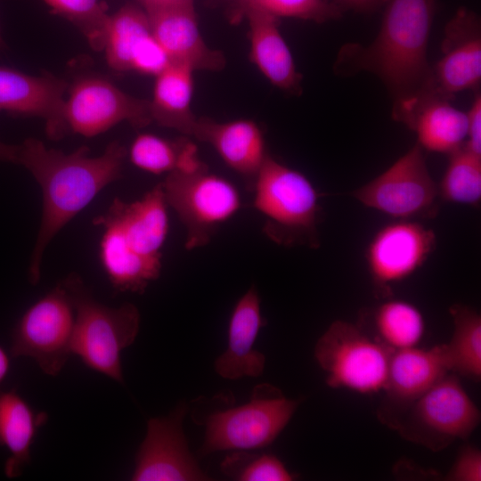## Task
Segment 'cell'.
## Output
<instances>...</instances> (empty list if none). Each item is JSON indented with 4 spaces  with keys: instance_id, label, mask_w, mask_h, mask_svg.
I'll use <instances>...</instances> for the list:
<instances>
[{
    "instance_id": "7",
    "label": "cell",
    "mask_w": 481,
    "mask_h": 481,
    "mask_svg": "<svg viewBox=\"0 0 481 481\" xmlns=\"http://www.w3.org/2000/svg\"><path fill=\"white\" fill-rule=\"evenodd\" d=\"M73 277L33 303L15 323L11 354L33 359L47 375H58L72 354L76 325Z\"/></svg>"
},
{
    "instance_id": "10",
    "label": "cell",
    "mask_w": 481,
    "mask_h": 481,
    "mask_svg": "<svg viewBox=\"0 0 481 481\" xmlns=\"http://www.w3.org/2000/svg\"><path fill=\"white\" fill-rule=\"evenodd\" d=\"M480 419L458 377L448 372L410 407L395 430L411 443L440 452L468 439Z\"/></svg>"
},
{
    "instance_id": "33",
    "label": "cell",
    "mask_w": 481,
    "mask_h": 481,
    "mask_svg": "<svg viewBox=\"0 0 481 481\" xmlns=\"http://www.w3.org/2000/svg\"><path fill=\"white\" fill-rule=\"evenodd\" d=\"M444 479L448 481H480V450L470 444L464 445L460 450Z\"/></svg>"
},
{
    "instance_id": "38",
    "label": "cell",
    "mask_w": 481,
    "mask_h": 481,
    "mask_svg": "<svg viewBox=\"0 0 481 481\" xmlns=\"http://www.w3.org/2000/svg\"><path fill=\"white\" fill-rule=\"evenodd\" d=\"M10 368V359L7 353L0 346V383L5 379Z\"/></svg>"
},
{
    "instance_id": "1",
    "label": "cell",
    "mask_w": 481,
    "mask_h": 481,
    "mask_svg": "<svg viewBox=\"0 0 481 481\" xmlns=\"http://www.w3.org/2000/svg\"><path fill=\"white\" fill-rule=\"evenodd\" d=\"M373 42L345 45L336 67L344 74L365 70L379 77L394 100L393 118L402 122L420 98L436 91L428 61L435 0H387Z\"/></svg>"
},
{
    "instance_id": "16",
    "label": "cell",
    "mask_w": 481,
    "mask_h": 481,
    "mask_svg": "<svg viewBox=\"0 0 481 481\" xmlns=\"http://www.w3.org/2000/svg\"><path fill=\"white\" fill-rule=\"evenodd\" d=\"M443 55L432 68L435 89L451 99L475 88L481 79V26L477 14L461 7L448 21L442 42Z\"/></svg>"
},
{
    "instance_id": "11",
    "label": "cell",
    "mask_w": 481,
    "mask_h": 481,
    "mask_svg": "<svg viewBox=\"0 0 481 481\" xmlns=\"http://www.w3.org/2000/svg\"><path fill=\"white\" fill-rule=\"evenodd\" d=\"M422 150L416 143L383 173L355 190L354 198L396 220L434 216L438 187Z\"/></svg>"
},
{
    "instance_id": "21",
    "label": "cell",
    "mask_w": 481,
    "mask_h": 481,
    "mask_svg": "<svg viewBox=\"0 0 481 481\" xmlns=\"http://www.w3.org/2000/svg\"><path fill=\"white\" fill-rule=\"evenodd\" d=\"M265 324L257 289L252 285L237 301L231 314L226 349L215 362L218 375L228 379L262 375L265 357L254 345Z\"/></svg>"
},
{
    "instance_id": "20",
    "label": "cell",
    "mask_w": 481,
    "mask_h": 481,
    "mask_svg": "<svg viewBox=\"0 0 481 481\" xmlns=\"http://www.w3.org/2000/svg\"><path fill=\"white\" fill-rule=\"evenodd\" d=\"M192 136L211 145L223 161L244 178L251 192L268 155L264 134L255 121L217 122L209 118H198Z\"/></svg>"
},
{
    "instance_id": "28",
    "label": "cell",
    "mask_w": 481,
    "mask_h": 481,
    "mask_svg": "<svg viewBox=\"0 0 481 481\" xmlns=\"http://www.w3.org/2000/svg\"><path fill=\"white\" fill-rule=\"evenodd\" d=\"M373 321L376 338L393 350L418 346L426 330L421 311L403 299L380 304L375 310Z\"/></svg>"
},
{
    "instance_id": "17",
    "label": "cell",
    "mask_w": 481,
    "mask_h": 481,
    "mask_svg": "<svg viewBox=\"0 0 481 481\" xmlns=\"http://www.w3.org/2000/svg\"><path fill=\"white\" fill-rule=\"evenodd\" d=\"M109 66L157 76L170 60L151 32L146 12L126 4L110 17L104 48Z\"/></svg>"
},
{
    "instance_id": "32",
    "label": "cell",
    "mask_w": 481,
    "mask_h": 481,
    "mask_svg": "<svg viewBox=\"0 0 481 481\" xmlns=\"http://www.w3.org/2000/svg\"><path fill=\"white\" fill-rule=\"evenodd\" d=\"M242 10L257 9L277 18L289 17L322 23L336 20L342 10L328 0H239Z\"/></svg>"
},
{
    "instance_id": "18",
    "label": "cell",
    "mask_w": 481,
    "mask_h": 481,
    "mask_svg": "<svg viewBox=\"0 0 481 481\" xmlns=\"http://www.w3.org/2000/svg\"><path fill=\"white\" fill-rule=\"evenodd\" d=\"M67 86L52 75L35 77L0 67V111L43 118L47 135L58 140L67 133L63 118Z\"/></svg>"
},
{
    "instance_id": "3",
    "label": "cell",
    "mask_w": 481,
    "mask_h": 481,
    "mask_svg": "<svg viewBox=\"0 0 481 481\" xmlns=\"http://www.w3.org/2000/svg\"><path fill=\"white\" fill-rule=\"evenodd\" d=\"M94 224L102 228L100 260L114 289L143 293L160 275L169 230L161 183L132 202L115 199Z\"/></svg>"
},
{
    "instance_id": "30",
    "label": "cell",
    "mask_w": 481,
    "mask_h": 481,
    "mask_svg": "<svg viewBox=\"0 0 481 481\" xmlns=\"http://www.w3.org/2000/svg\"><path fill=\"white\" fill-rule=\"evenodd\" d=\"M221 471L240 481H291L294 475L275 455L232 451L220 465Z\"/></svg>"
},
{
    "instance_id": "2",
    "label": "cell",
    "mask_w": 481,
    "mask_h": 481,
    "mask_svg": "<svg viewBox=\"0 0 481 481\" xmlns=\"http://www.w3.org/2000/svg\"><path fill=\"white\" fill-rule=\"evenodd\" d=\"M81 146L71 153L48 149L37 139L19 145L18 162L41 187L43 209L37 241L32 252L29 278L37 284L41 276L44 252L54 236L108 184L122 175L126 148L110 143L98 157H89Z\"/></svg>"
},
{
    "instance_id": "19",
    "label": "cell",
    "mask_w": 481,
    "mask_h": 481,
    "mask_svg": "<svg viewBox=\"0 0 481 481\" xmlns=\"http://www.w3.org/2000/svg\"><path fill=\"white\" fill-rule=\"evenodd\" d=\"M146 13L152 35L171 62L188 65L193 70L218 71L225 67L224 53L204 41L193 6L156 9Z\"/></svg>"
},
{
    "instance_id": "27",
    "label": "cell",
    "mask_w": 481,
    "mask_h": 481,
    "mask_svg": "<svg viewBox=\"0 0 481 481\" xmlns=\"http://www.w3.org/2000/svg\"><path fill=\"white\" fill-rule=\"evenodd\" d=\"M131 162L154 175L189 170L200 166L196 145L185 137L165 139L151 134L138 135L129 151Z\"/></svg>"
},
{
    "instance_id": "34",
    "label": "cell",
    "mask_w": 481,
    "mask_h": 481,
    "mask_svg": "<svg viewBox=\"0 0 481 481\" xmlns=\"http://www.w3.org/2000/svg\"><path fill=\"white\" fill-rule=\"evenodd\" d=\"M467 113V137L464 146L481 156V95L477 94Z\"/></svg>"
},
{
    "instance_id": "37",
    "label": "cell",
    "mask_w": 481,
    "mask_h": 481,
    "mask_svg": "<svg viewBox=\"0 0 481 481\" xmlns=\"http://www.w3.org/2000/svg\"><path fill=\"white\" fill-rule=\"evenodd\" d=\"M19 145H10L0 141V160L18 162Z\"/></svg>"
},
{
    "instance_id": "22",
    "label": "cell",
    "mask_w": 481,
    "mask_h": 481,
    "mask_svg": "<svg viewBox=\"0 0 481 481\" xmlns=\"http://www.w3.org/2000/svg\"><path fill=\"white\" fill-rule=\"evenodd\" d=\"M249 25V59L274 86L290 94L301 92L302 75L279 29L278 19L265 12L243 10Z\"/></svg>"
},
{
    "instance_id": "26",
    "label": "cell",
    "mask_w": 481,
    "mask_h": 481,
    "mask_svg": "<svg viewBox=\"0 0 481 481\" xmlns=\"http://www.w3.org/2000/svg\"><path fill=\"white\" fill-rule=\"evenodd\" d=\"M453 330L444 344L449 371L476 382L481 379V316L472 307L455 304L449 309Z\"/></svg>"
},
{
    "instance_id": "15",
    "label": "cell",
    "mask_w": 481,
    "mask_h": 481,
    "mask_svg": "<svg viewBox=\"0 0 481 481\" xmlns=\"http://www.w3.org/2000/svg\"><path fill=\"white\" fill-rule=\"evenodd\" d=\"M449 372L444 344L394 350L377 416L395 429L410 407Z\"/></svg>"
},
{
    "instance_id": "25",
    "label": "cell",
    "mask_w": 481,
    "mask_h": 481,
    "mask_svg": "<svg viewBox=\"0 0 481 481\" xmlns=\"http://www.w3.org/2000/svg\"><path fill=\"white\" fill-rule=\"evenodd\" d=\"M193 69L171 62L156 76L150 110L152 121L161 126L192 135L198 117L192 110Z\"/></svg>"
},
{
    "instance_id": "12",
    "label": "cell",
    "mask_w": 481,
    "mask_h": 481,
    "mask_svg": "<svg viewBox=\"0 0 481 481\" xmlns=\"http://www.w3.org/2000/svg\"><path fill=\"white\" fill-rule=\"evenodd\" d=\"M67 132L86 137L100 135L121 121L143 127L152 119L150 101L131 96L110 81L98 77L78 80L64 103Z\"/></svg>"
},
{
    "instance_id": "6",
    "label": "cell",
    "mask_w": 481,
    "mask_h": 481,
    "mask_svg": "<svg viewBox=\"0 0 481 481\" xmlns=\"http://www.w3.org/2000/svg\"><path fill=\"white\" fill-rule=\"evenodd\" d=\"M167 207L186 229L184 248H202L219 226L242 207L237 187L226 178L209 172L203 162L189 170L168 173L161 183Z\"/></svg>"
},
{
    "instance_id": "29",
    "label": "cell",
    "mask_w": 481,
    "mask_h": 481,
    "mask_svg": "<svg viewBox=\"0 0 481 481\" xmlns=\"http://www.w3.org/2000/svg\"><path fill=\"white\" fill-rule=\"evenodd\" d=\"M437 187L444 201L477 207L481 200V156L464 145L450 153Z\"/></svg>"
},
{
    "instance_id": "23",
    "label": "cell",
    "mask_w": 481,
    "mask_h": 481,
    "mask_svg": "<svg viewBox=\"0 0 481 481\" xmlns=\"http://www.w3.org/2000/svg\"><path fill=\"white\" fill-rule=\"evenodd\" d=\"M436 91L420 98L403 123L413 130L421 149L450 154L462 147L467 137V113Z\"/></svg>"
},
{
    "instance_id": "8",
    "label": "cell",
    "mask_w": 481,
    "mask_h": 481,
    "mask_svg": "<svg viewBox=\"0 0 481 481\" xmlns=\"http://www.w3.org/2000/svg\"><path fill=\"white\" fill-rule=\"evenodd\" d=\"M299 401L271 384H258L249 403L211 413L205 420L201 457L218 451H248L270 445L285 428Z\"/></svg>"
},
{
    "instance_id": "4",
    "label": "cell",
    "mask_w": 481,
    "mask_h": 481,
    "mask_svg": "<svg viewBox=\"0 0 481 481\" xmlns=\"http://www.w3.org/2000/svg\"><path fill=\"white\" fill-rule=\"evenodd\" d=\"M251 192L268 239L284 247L320 246V194L305 175L268 154Z\"/></svg>"
},
{
    "instance_id": "24",
    "label": "cell",
    "mask_w": 481,
    "mask_h": 481,
    "mask_svg": "<svg viewBox=\"0 0 481 481\" xmlns=\"http://www.w3.org/2000/svg\"><path fill=\"white\" fill-rule=\"evenodd\" d=\"M47 419L46 412L34 410L15 388L0 390V446L10 452L4 464L7 477H20L30 462L34 438Z\"/></svg>"
},
{
    "instance_id": "5",
    "label": "cell",
    "mask_w": 481,
    "mask_h": 481,
    "mask_svg": "<svg viewBox=\"0 0 481 481\" xmlns=\"http://www.w3.org/2000/svg\"><path fill=\"white\" fill-rule=\"evenodd\" d=\"M72 277L77 310L72 354L91 370L123 384L121 353L138 335L140 312L131 303L118 307L99 303L78 276Z\"/></svg>"
},
{
    "instance_id": "9",
    "label": "cell",
    "mask_w": 481,
    "mask_h": 481,
    "mask_svg": "<svg viewBox=\"0 0 481 481\" xmlns=\"http://www.w3.org/2000/svg\"><path fill=\"white\" fill-rule=\"evenodd\" d=\"M393 351L355 324L336 320L317 340L314 355L329 387L370 395L383 390Z\"/></svg>"
},
{
    "instance_id": "14",
    "label": "cell",
    "mask_w": 481,
    "mask_h": 481,
    "mask_svg": "<svg viewBox=\"0 0 481 481\" xmlns=\"http://www.w3.org/2000/svg\"><path fill=\"white\" fill-rule=\"evenodd\" d=\"M435 232L414 220H396L379 228L370 240L365 258L371 281L386 289L419 270L436 247Z\"/></svg>"
},
{
    "instance_id": "39",
    "label": "cell",
    "mask_w": 481,
    "mask_h": 481,
    "mask_svg": "<svg viewBox=\"0 0 481 481\" xmlns=\"http://www.w3.org/2000/svg\"><path fill=\"white\" fill-rule=\"evenodd\" d=\"M4 47V42L2 40L1 35H0V49Z\"/></svg>"
},
{
    "instance_id": "35",
    "label": "cell",
    "mask_w": 481,
    "mask_h": 481,
    "mask_svg": "<svg viewBox=\"0 0 481 481\" xmlns=\"http://www.w3.org/2000/svg\"><path fill=\"white\" fill-rule=\"evenodd\" d=\"M387 0H333L342 11L353 10L360 12H374L383 5Z\"/></svg>"
},
{
    "instance_id": "36",
    "label": "cell",
    "mask_w": 481,
    "mask_h": 481,
    "mask_svg": "<svg viewBox=\"0 0 481 481\" xmlns=\"http://www.w3.org/2000/svg\"><path fill=\"white\" fill-rule=\"evenodd\" d=\"M145 11L171 7L193 6V0H138Z\"/></svg>"
},
{
    "instance_id": "13",
    "label": "cell",
    "mask_w": 481,
    "mask_h": 481,
    "mask_svg": "<svg viewBox=\"0 0 481 481\" xmlns=\"http://www.w3.org/2000/svg\"><path fill=\"white\" fill-rule=\"evenodd\" d=\"M187 407L182 403L169 414L147 421L144 439L135 458L133 481L209 480L191 452L183 422Z\"/></svg>"
},
{
    "instance_id": "31",
    "label": "cell",
    "mask_w": 481,
    "mask_h": 481,
    "mask_svg": "<svg viewBox=\"0 0 481 481\" xmlns=\"http://www.w3.org/2000/svg\"><path fill=\"white\" fill-rule=\"evenodd\" d=\"M73 21L95 50L104 48L110 17L99 0H44Z\"/></svg>"
}]
</instances>
